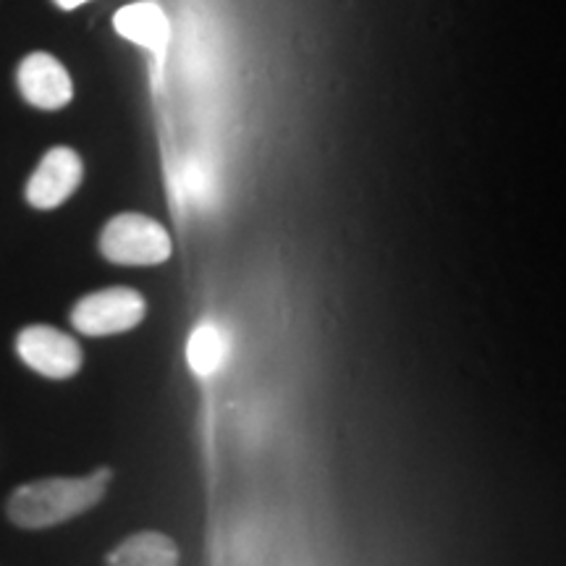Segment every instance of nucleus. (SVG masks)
Instances as JSON below:
<instances>
[{"mask_svg": "<svg viewBox=\"0 0 566 566\" xmlns=\"http://www.w3.org/2000/svg\"><path fill=\"white\" fill-rule=\"evenodd\" d=\"M147 302L134 289L113 286L82 296L71 310V323L84 336H113L137 328L145 321Z\"/></svg>", "mask_w": 566, "mask_h": 566, "instance_id": "7ed1b4c3", "label": "nucleus"}, {"mask_svg": "<svg viewBox=\"0 0 566 566\" xmlns=\"http://www.w3.org/2000/svg\"><path fill=\"white\" fill-rule=\"evenodd\" d=\"M21 363L51 380H69L82 367V346L53 325H27L17 336Z\"/></svg>", "mask_w": 566, "mask_h": 566, "instance_id": "20e7f679", "label": "nucleus"}, {"mask_svg": "<svg viewBox=\"0 0 566 566\" xmlns=\"http://www.w3.org/2000/svg\"><path fill=\"white\" fill-rule=\"evenodd\" d=\"M113 480L108 467H101L87 478H45L19 485L11 493L9 520L21 530H45L74 520L103 501Z\"/></svg>", "mask_w": 566, "mask_h": 566, "instance_id": "f257e3e1", "label": "nucleus"}, {"mask_svg": "<svg viewBox=\"0 0 566 566\" xmlns=\"http://www.w3.org/2000/svg\"><path fill=\"white\" fill-rule=\"evenodd\" d=\"M84 163L71 147H53L27 181V202L38 210H55L80 189Z\"/></svg>", "mask_w": 566, "mask_h": 566, "instance_id": "39448f33", "label": "nucleus"}, {"mask_svg": "<svg viewBox=\"0 0 566 566\" xmlns=\"http://www.w3.org/2000/svg\"><path fill=\"white\" fill-rule=\"evenodd\" d=\"M229 334H226L223 328H218L216 323L197 325L187 344L189 367H192L197 375L218 373L223 367L226 357H229Z\"/></svg>", "mask_w": 566, "mask_h": 566, "instance_id": "1a4fd4ad", "label": "nucleus"}, {"mask_svg": "<svg viewBox=\"0 0 566 566\" xmlns=\"http://www.w3.org/2000/svg\"><path fill=\"white\" fill-rule=\"evenodd\" d=\"M101 254L116 265H160L171 258V237L142 212H122L101 231Z\"/></svg>", "mask_w": 566, "mask_h": 566, "instance_id": "f03ea898", "label": "nucleus"}, {"mask_svg": "<svg viewBox=\"0 0 566 566\" xmlns=\"http://www.w3.org/2000/svg\"><path fill=\"white\" fill-rule=\"evenodd\" d=\"M53 3L59 6V9H63V11H74V9H80V6L90 3V0H53Z\"/></svg>", "mask_w": 566, "mask_h": 566, "instance_id": "9d476101", "label": "nucleus"}, {"mask_svg": "<svg viewBox=\"0 0 566 566\" xmlns=\"http://www.w3.org/2000/svg\"><path fill=\"white\" fill-rule=\"evenodd\" d=\"M108 566H179V548L163 533H137L111 551Z\"/></svg>", "mask_w": 566, "mask_h": 566, "instance_id": "6e6552de", "label": "nucleus"}, {"mask_svg": "<svg viewBox=\"0 0 566 566\" xmlns=\"http://www.w3.org/2000/svg\"><path fill=\"white\" fill-rule=\"evenodd\" d=\"M17 84L21 97L40 111H61L74 97L69 71L51 53H32L19 63Z\"/></svg>", "mask_w": 566, "mask_h": 566, "instance_id": "423d86ee", "label": "nucleus"}, {"mask_svg": "<svg viewBox=\"0 0 566 566\" xmlns=\"http://www.w3.org/2000/svg\"><path fill=\"white\" fill-rule=\"evenodd\" d=\"M113 27L122 38L137 42L147 51L160 53L168 42V19L155 3H132L116 11Z\"/></svg>", "mask_w": 566, "mask_h": 566, "instance_id": "0eeeda50", "label": "nucleus"}]
</instances>
